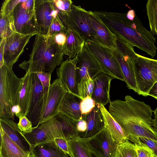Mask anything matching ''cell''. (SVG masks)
Here are the masks:
<instances>
[{"instance_id": "6da1fadb", "label": "cell", "mask_w": 157, "mask_h": 157, "mask_svg": "<svg viewBox=\"0 0 157 157\" xmlns=\"http://www.w3.org/2000/svg\"><path fill=\"white\" fill-rule=\"evenodd\" d=\"M124 99L110 101L109 111L128 134V140L134 137H145L157 141V131L152 126L151 107L130 95L126 96Z\"/></svg>"}, {"instance_id": "7a4b0ae2", "label": "cell", "mask_w": 157, "mask_h": 157, "mask_svg": "<svg viewBox=\"0 0 157 157\" xmlns=\"http://www.w3.org/2000/svg\"><path fill=\"white\" fill-rule=\"evenodd\" d=\"M117 38L123 40L154 58L157 48L155 38L144 25L135 11L126 13L94 11Z\"/></svg>"}, {"instance_id": "3957f363", "label": "cell", "mask_w": 157, "mask_h": 157, "mask_svg": "<svg viewBox=\"0 0 157 157\" xmlns=\"http://www.w3.org/2000/svg\"><path fill=\"white\" fill-rule=\"evenodd\" d=\"M62 48L52 36L38 33L35 36L29 59L24 60L19 67L30 73L44 71L52 74L57 66L63 62Z\"/></svg>"}, {"instance_id": "277c9868", "label": "cell", "mask_w": 157, "mask_h": 157, "mask_svg": "<svg viewBox=\"0 0 157 157\" xmlns=\"http://www.w3.org/2000/svg\"><path fill=\"white\" fill-rule=\"evenodd\" d=\"M22 80V78H18L4 61L0 67V118L14 120L12 109L18 105Z\"/></svg>"}, {"instance_id": "5b68a950", "label": "cell", "mask_w": 157, "mask_h": 157, "mask_svg": "<svg viewBox=\"0 0 157 157\" xmlns=\"http://www.w3.org/2000/svg\"><path fill=\"white\" fill-rule=\"evenodd\" d=\"M58 16L67 29L75 30L84 38L86 41L99 44L89 17L88 11L82 8L80 6L73 4L69 13H66L59 10Z\"/></svg>"}, {"instance_id": "8992f818", "label": "cell", "mask_w": 157, "mask_h": 157, "mask_svg": "<svg viewBox=\"0 0 157 157\" xmlns=\"http://www.w3.org/2000/svg\"><path fill=\"white\" fill-rule=\"evenodd\" d=\"M137 89V93L144 96L157 82V59L147 58L136 53L132 60Z\"/></svg>"}, {"instance_id": "52a82bcc", "label": "cell", "mask_w": 157, "mask_h": 157, "mask_svg": "<svg viewBox=\"0 0 157 157\" xmlns=\"http://www.w3.org/2000/svg\"><path fill=\"white\" fill-rule=\"evenodd\" d=\"M116 48L112 49L120 65L124 81L128 89L137 92L136 83L132 64L136 53L134 46L122 39L117 38Z\"/></svg>"}, {"instance_id": "ba28073f", "label": "cell", "mask_w": 157, "mask_h": 157, "mask_svg": "<svg viewBox=\"0 0 157 157\" xmlns=\"http://www.w3.org/2000/svg\"><path fill=\"white\" fill-rule=\"evenodd\" d=\"M85 45L100 63L103 73L124 81L120 65L112 49L91 41H86Z\"/></svg>"}, {"instance_id": "9c48e42d", "label": "cell", "mask_w": 157, "mask_h": 157, "mask_svg": "<svg viewBox=\"0 0 157 157\" xmlns=\"http://www.w3.org/2000/svg\"><path fill=\"white\" fill-rule=\"evenodd\" d=\"M34 7L35 0H26L16 6L13 16L17 32L25 35L38 33Z\"/></svg>"}, {"instance_id": "30bf717a", "label": "cell", "mask_w": 157, "mask_h": 157, "mask_svg": "<svg viewBox=\"0 0 157 157\" xmlns=\"http://www.w3.org/2000/svg\"><path fill=\"white\" fill-rule=\"evenodd\" d=\"M67 92L59 79L53 81L48 91L44 94L40 124L58 114L62 101Z\"/></svg>"}, {"instance_id": "8fae6325", "label": "cell", "mask_w": 157, "mask_h": 157, "mask_svg": "<svg viewBox=\"0 0 157 157\" xmlns=\"http://www.w3.org/2000/svg\"><path fill=\"white\" fill-rule=\"evenodd\" d=\"M85 139L95 157H115L118 144L105 126L94 135Z\"/></svg>"}, {"instance_id": "7c38bea8", "label": "cell", "mask_w": 157, "mask_h": 157, "mask_svg": "<svg viewBox=\"0 0 157 157\" xmlns=\"http://www.w3.org/2000/svg\"><path fill=\"white\" fill-rule=\"evenodd\" d=\"M36 35L35 33L25 35L17 32L5 38L4 60L8 67L12 69L30 38Z\"/></svg>"}, {"instance_id": "4fadbf2b", "label": "cell", "mask_w": 157, "mask_h": 157, "mask_svg": "<svg viewBox=\"0 0 157 157\" xmlns=\"http://www.w3.org/2000/svg\"><path fill=\"white\" fill-rule=\"evenodd\" d=\"M72 60L76 67L78 84L83 77L88 74L94 79L99 74L103 73L100 63L85 45L81 52Z\"/></svg>"}, {"instance_id": "5bb4252c", "label": "cell", "mask_w": 157, "mask_h": 157, "mask_svg": "<svg viewBox=\"0 0 157 157\" xmlns=\"http://www.w3.org/2000/svg\"><path fill=\"white\" fill-rule=\"evenodd\" d=\"M47 121L55 138L68 141L80 136L76 121L60 113Z\"/></svg>"}, {"instance_id": "9a60e30c", "label": "cell", "mask_w": 157, "mask_h": 157, "mask_svg": "<svg viewBox=\"0 0 157 157\" xmlns=\"http://www.w3.org/2000/svg\"><path fill=\"white\" fill-rule=\"evenodd\" d=\"M31 75L33 87L26 117L32 122L33 127H35L40 125V118L44 103V92L36 73H32Z\"/></svg>"}, {"instance_id": "2e32d148", "label": "cell", "mask_w": 157, "mask_h": 157, "mask_svg": "<svg viewBox=\"0 0 157 157\" xmlns=\"http://www.w3.org/2000/svg\"><path fill=\"white\" fill-rule=\"evenodd\" d=\"M35 13L38 33L46 36L53 17L59 10L50 0H35Z\"/></svg>"}, {"instance_id": "e0dca14e", "label": "cell", "mask_w": 157, "mask_h": 157, "mask_svg": "<svg viewBox=\"0 0 157 157\" xmlns=\"http://www.w3.org/2000/svg\"><path fill=\"white\" fill-rule=\"evenodd\" d=\"M56 73L58 78L67 92L79 97L76 80V67L72 59L63 61L60 67L57 68Z\"/></svg>"}, {"instance_id": "ac0fdd59", "label": "cell", "mask_w": 157, "mask_h": 157, "mask_svg": "<svg viewBox=\"0 0 157 157\" xmlns=\"http://www.w3.org/2000/svg\"><path fill=\"white\" fill-rule=\"evenodd\" d=\"M114 78L103 73L98 75L94 79V87L91 97L96 103L104 106L109 102L110 82Z\"/></svg>"}, {"instance_id": "d6986e66", "label": "cell", "mask_w": 157, "mask_h": 157, "mask_svg": "<svg viewBox=\"0 0 157 157\" xmlns=\"http://www.w3.org/2000/svg\"><path fill=\"white\" fill-rule=\"evenodd\" d=\"M99 43L111 49L116 48L117 37L93 11H88Z\"/></svg>"}, {"instance_id": "ffe728a7", "label": "cell", "mask_w": 157, "mask_h": 157, "mask_svg": "<svg viewBox=\"0 0 157 157\" xmlns=\"http://www.w3.org/2000/svg\"><path fill=\"white\" fill-rule=\"evenodd\" d=\"M0 128L21 148L30 153L31 146L18 128L17 124L13 120L0 118Z\"/></svg>"}, {"instance_id": "44dd1931", "label": "cell", "mask_w": 157, "mask_h": 157, "mask_svg": "<svg viewBox=\"0 0 157 157\" xmlns=\"http://www.w3.org/2000/svg\"><path fill=\"white\" fill-rule=\"evenodd\" d=\"M100 105L96 103L95 107L89 113L82 115V119L87 124L86 131L80 136L86 138L92 136L101 130L104 127Z\"/></svg>"}, {"instance_id": "7402d4cb", "label": "cell", "mask_w": 157, "mask_h": 157, "mask_svg": "<svg viewBox=\"0 0 157 157\" xmlns=\"http://www.w3.org/2000/svg\"><path fill=\"white\" fill-rule=\"evenodd\" d=\"M82 99L70 92L64 96L59 109V112L77 121L82 119L80 105Z\"/></svg>"}, {"instance_id": "603a6c76", "label": "cell", "mask_w": 157, "mask_h": 157, "mask_svg": "<svg viewBox=\"0 0 157 157\" xmlns=\"http://www.w3.org/2000/svg\"><path fill=\"white\" fill-rule=\"evenodd\" d=\"M100 105L104 126L109 131L113 140L118 144L128 140V134L114 119L104 106Z\"/></svg>"}, {"instance_id": "cb8c5ba5", "label": "cell", "mask_w": 157, "mask_h": 157, "mask_svg": "<svg viewBox=\"0 0 157 157\" xmlns=\"http://www.w3.org/2000/svg\"><path fill=\"white\" fill-rule=\"evenodd\" d=\"M0 157H32L12 140L0 128Z\"/></svg>"}, {"instance_id": "d4e9b609", "label": "cell", "mask_w": 157, "mask_h": 157, "mask_svg": "<svg viewBox=\"0 0 157 157\" xmlns=\"http://www.w3.org/2000/svg\"><path fill=\"white\" fill-rule=\"evenodd\" d=\"M66 35L67 40L62 48L63 53V55L74 58L82 51L86 40L73 29H69Z\"/></svg>"}, {"instance_id": "484cf974", "label": "cell", "mask_w": 157, "mask_h": 157, "mask_svg": "<svg viewBox=\"0 0 157 157\" xmlns=\"http://www.w3.org/2000/svg\"><path fill=\"white\" fill-rule=\"evenodd\" d=\"M32 157H69V155L61 149L54 141L32 146Z\"/></svg>"}, {"instance_id": "4316f807", "label": "cell", "mask_w": 157, "mask_h": 157, "mask_svg": "<svg viewBox=\"0 0 157 157\" xmlns=\"http://www.w3.org/2000/svg\"><path fill=\"white\" fill-rule=\"evenodd\" d=\"M22 78V86L20 94L18 105L21 109L20 116H26L32 93L33 81L31 74L28 72H26Z\"/></svg>"}, {"instance_id": "83f0119b", "label": "cell", "mask_w": 157, "mask_h": 157, "mask_svg": "<svg viewBox=\"0 0 157 157\" xmlns=\"http://www.w3.org/2000/svg\"><path fill=\"white\" fill-rule=\"evenodd\" d=\"M67 141L71 157H93L85 138L78 136Z\"/></svg>"}, {"instance_id": "f1b7e54d", "label": "cell", "mask_w": 157, "mask_h": 157, "mask_svg": "<svg viewBox=\"0 0 157 157\" xmlns=\"http://www.w3.org/2000/svg\"><path fill=\"white\" fill-rule=\"evenodd\" d=\"M22 133L31 147L53 141L39 126L33 127L32 131L30 133Z\"/></svg>"}, {"instance_id": "f546056e", "label": "cell", "mask_w": 157, "mask_h": 157, "mask_svg": "<svg viewBox=\"0 0 157 157\" xmlns=\"http://www.w3.org/2000/svg\"><path fill=\"white\" fill-rule=\"evenodd\" d=\"M146 9L150 32L157 36V0L147 1Z\"/></svg>"}, {"instance_id": "4dcf8cb0", "label": "cell", "mask_w": 157, "mask_h": 157, "mask_svg": "<svg viewBox=\"0 0 157 157\" xmlns=\"http://www.w3.org/2000/svg\"><path fill=\"white\" fill-rule=\"evenodd\" d=\"M0 39L6 38L17 32L14 25L13 16L0 15Z\"/></svg>"}, {"instance_id": "1f68e13d", "label": "cell", "mask_w": 157, "mask_h": 157, "mask_svg": "<svg viewBox=\"0 0 157 157\" xmlns=\"http://www.w3.org/2000/svg\"><path fill=\"white\" fill-rule=\"evenodd\" d=\"M94 79L89 74L83 77L78 84L79 96L82 99L89 95L92 96L94 87Z\"/></svg>"}, {"instance_id": "d6a6232c", "label": "cell", "mask_w": 157, "mask_h": 157, "mask_svg": "<svg viewBox=\"0 0 157 157\" xmlns=\"http://www.w3.org/2000/svg\"><path fill=\"white\" fill-rule=\"evenodd\" d=\"M115 157H137L135 144L128 140L118 144Z\"/></svg>"}, {"instance_id": "836d02e7", "label": "cell", "mask_w": 157, "mask_h": 157, "mask_svg": "<svg viewBox=\"0 0 157 157\" xmlns=\"http://www.w3.org/2000/svg\"><path fill=\"white\" fill-rule=\"evenodd\" d=\"M133 143L135 144L137 157H154L152 150L140 138H136Z\"/></svg>"}, {"instance_id": "e575fe53", "label": "cell", "mask_w": 157, "mask_h": 157, "mask_svg": "<svg viewBox=\"0 0 157 157\" xmlns=\"http://www.w3.org/2000/svg\"><path fill=\"white\" fill-rule=\"evenodd\" d=\"M68 29L63 25L58 15L52 18L48 33L46 36H53L56 34L63 32L67 33Z\"/></svg>"}, {"instance_id": "d590c367", "label": "cell", "mask_w": 157, "mask_h": 157, "mask_svg": "<svg viewBox=\"0 0 157 157\" xmlns=\"http://www.w3.org/2000/svg\"><path fill=\"white\" fill-rule=\"evenodd\" d=\"M26 0H5L2 3L0 15L7 16H13L14 9L18 4L25 2Z\"/></svg>"}, {"instance_id": "8d00e7d4", "label": "cell", "mask_w": 157, "mask_h": 157, "mask_svg": "<svg viewBox=\"0 0 157 157\" xmlns=\"http://www.w3.org/2000/svg\"><path fill=\"white\" fill-rule=\"evenodd\" d=\"M95 105L94 100L89 95L82 99L80 107L82 115L90 113L95 107Z\"/></svg>"}, {"instance_id": "74e56055", "label": "cell", "mask_w": 157, "mask_h": 157, "mask_svg": "<svg viewBox=\"0 0 157 157\" xmlns=\"http://www.w3.org/2000/svg\"><path fill=\"white\" fill-rule=\"evenodd\" d=\"M18 118L19 121L17 126L21 131L23 133L31 132L33 128V124L26 116L21 115Z\"/></svg>"}, {"instance_id": "f35d334b", "label": "cell", "mask_w": 157, "mask_h": 157, "mask_svg": "<svg viewBox=\"0 0 157 157\" xmlns=\"http://www.w3.org/2000/svg\"><path fill=\"white\" fill-rule=\"evenodd\" d=\"M51 1L59 11L67 13L71 10L73 2L71 0H53Z\"/></svg>"}, {"instance_id": "ab89813d", "label": "cell", "mask_w": 157, "mask_h": 157, "mask_svg": "<svg viewBox=\"0 0 157 157\" xmlns=\"http://www.w3.org/2000/svg\"><path fill=\"white\" fill-rule=\"evenodd\" d=\"M36 73L42 86L44 94H45L48 91L51 85V75L48 72L44 71H40Z\"/></svg>"}, {"instance_id": "60d3db41", "label": "cell", "mask_w": 157, "mask_h": 157, "mask_svg": "<svg viewBox=\"0 0 157 157\" xmlns=\"http://www.w3.org/2000/svg\"><path fill=\"white\" fill-rule=\"evenodd\" d=\"M140 139L152 150L154 157H157V141L145 137H140Z\"/></svg>"}, {"instance_id": "b9f144b4", "label": "cell", "mask_w": 157, "mask_h": 157, "mask_svg": "<svg viewBox=\"0 0 157 157\" xmlns=\"http://www.w3.org/2000/svg\"><path fill=\"white\" fill-rule=\"evenodd\" d=\"M52 36L56 43L62 48L67 40L66 34L61 32L56 34Z\"/></svg>"}, {"instance_id": "7bdbcfd3", "label": "cell", "mask_w": 157, "mask_h": 157, "mask_svg": "<svg viewBox=\"0 0 157 157\" xmlns=\"http://www.w3.org/2000/svg\"><path fill=\"white\" fill-rule=\"evenodd\" d=\"M54 141L61 149L65 153L69 155V151L67 141L64 139L59 138L55 139Z\"/></svg>"}, {"instance_id": "ee69618b", "label": "cell", "mask_w": 157, "mask_h": 157, "mask_svg": "<svg viewBox=\"0 0 157 157\" xmlns=\"http://www.w3.org/2000/svg\"><path fill=\"white\" fill-rule=\"evenodd\" d=\"M77 128L80 136L84 133L87 128L86 122L83 119L79 120L76 121Z\"/></svg>"}, {"instance_id": "f6af8a7d", "label": "cell", "mask_w": 157, "mask_h": 157, "mask_svg": "<svg viewBox=\"0 0 157 157\" xmlns=\"http://www.w3.org/2000/svg\"><path fill=\"white\" fill-rule=\"evenodd\" d=\"M4 39L3 38L0 40V67L4 64Z\"/></svg>"}, {"instance_id": "bcb514c9", "label": "cell", "mask_w": 157, "mask_h": 157, "mask_svg": "<svg viewBox=\"0 0 157 157\" xmlns=\"http://www.w3.org/2000/svg\"><path fill=\"white\" fill-rule=\"evenodd\" d=\"M148 95L157 100V82L155 83L150 89L148 93Z\"/></svg>"}, {"instance_id": "7dc6e473", "label": "cell", "mask_w": 157, "mask_h": 157, "mask_svg": "<svg viewBox=\"0 0 157 157\" xmlns=\"http://www.w3.org/2000/svg\"><path fill=\"white\" fill-rule=\"evenodd\" d=\"M154 113V119L153 120V126L157 131V107L153 111Z\"/></svg>"}]
</instances>
